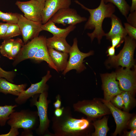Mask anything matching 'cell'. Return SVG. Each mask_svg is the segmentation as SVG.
Segmentation results:
<instances>
[{"label":"cell","instance_id":"1","mask_svg":"<svg viewBox=\"0 0 136 136\" xmlns=\"http://www.w3.org/2000/svg\"><path fill=\"white\" fill-rule=\"evenodd\" d=\"M75 2L89 13L90 16L85 25L84 29H94L92 32L87 33V35L90 38L91 42L95 38H96L98 43H100L102 37L106 34L103 28V22L105 18H110L113 14L115 10L114 6L111 3L106 4L104 0H101L97 7L90 9L85 7L78 0H76Z\"/></svg>","mask_w":136,"mask_h":136},{"label":"cell","instance_id":"27","mask_svg":"<svg viewBox=\"0 0 136 136\" xmlns=\"http://www.w3.org/2000/svg\"><path fill=\"white\" fill-rule=\"evenodd\" d=\"M21 35V31L17 23L9 24L6 33L3 39H11Z\"/></svg>","mask_w":136,"mask_h":136},{"label":"cell","instance_id":"44","mask_svg":"<svg viewBox=\"0 0 136 136\" xmlns=\"http://www.w3.org/2000/svg\"><path fill=\"white\" fill-rule=\"evenodd\" d=\"M126 135L127 136H135L136 135V129H131L130 131L126 132Z\"/></svg>","mask_w":136,"mask_h":136},{"label":"cell","instance_id":"20","mask_svg":"<svg viewBox=\"0 0 136 136\" xmlns=\"http://www.w3.org/2000/svg\"><path fill=\"white\" fill-rule=\"evenodd\" d=\"M48 50L51 60L58 72L63 71L67 65L69 54L53 49L48 48Z\"/></svg>","mask_w":136,"mask_h":136},{"label":"cell","instance_id":"7","mask_svg":"<svg viewBox=\"0 0 136 136\" xmlns=\"http://www.w3.org/2000/svg\"><path fill=\"white\" fill-rule=\"evenodd\" d=\"M74 107L76 111L91 118L99 117L109 113L108 108L105 104L96 100L80 101L74 105Z\"/></svg>","mask_w":136,"mask_h":136},{"label":"cell","instance_id":"29","mask_svg":"<svg viewBox=\"0 0 136 136\" xmlns=\"http://www.w3.org/2000/svg\"><path fill=\"white\" fill-rule=\"evenodd\" d=\"M24 45L23 41L21 39L17 38L14 39L9 59L14 60Z\"/></svg>","mask_w":136,"mask_h":136},{"label":"cell","instance_id":"31","mask_svg":"<svg viewBox=\"0 0 136 136\" xmlns=\"http://www.w3.org/2000/svg\"><path fill=\"white\" fill-rule=\"evenodd\" d=\"M15 76V72L13 71H7L0 67V77L4 78L9 82H14L13 80Z\"/></svg>","mask_w":136,"mask_h":136},{"label":"cell","instance_id":"9","mask_svg":"<svg viewBox=\"0 0 136 136\" xmlns=\"http://www.w3.org/2000/svg\"><path fill=\"white\" fill-rule=\"evenodd\" d=\"M17 24L21 31L24 44L27 43L29 40L38 37L40 33L43 31L42 22L28 20L20 14Z\"/></svg>","mask_w":136,"mask_h":136},{"label":"cell","instance_id":"15","mask_svg":"<svg viewBox=\"0 0 136 136\" xmlns=\"http://www.w3.org/2000/svg\"><path fill=\"white\" fill-rule=\"evenodd\" d=\"M72 0H46L42 13V23L47 22L60 9L70 7Z\"/></svg>","mask_w":136,"mask_h":136},{"label":"cell","instance_id":"2","mask_svg":"<svg viewBox=\"0 0 136 136\" xmlns=\"http://www.w3.org/2000/svg\"><path fill=\"white\" fill-rule=\"evenodd\" d=\"M39 122L37 111L26 109L13 112L7 123L11 128L32 130L36 129Z\"/></svg>","mask_w":136,"mask_h":136},{"label":"cell","instance_id":"10","mask_svg":"<svg viewBox=\"0 0 136 136\" xmlns=\"http://www.w3.org/2000/svg\"><path fill=\"white\" fill-rule=\"evenodd\" d=\"M28 20L42 22V13L45 4H41L35 0L22 2L17 1L15 3Z\"/></svg>","mask_w":136,"mask_h":136},{"label":"cell","instance_id":"22","mask_svg":"<svg viewBox=\"0 0 136 136\" xmlns=\"http://www.w3.org/2000/svg\"><path fill=\"white\" fill-rule=\"evenodd\" d=\"M46 38L43 39L32 60L37 61H45L48 64L49 66L58 72L56 67L53 62L49 54L48 48L46 44Z\"/></svg>","mask_w":136,"mask_h":136},{"label":"cell","instance_id":"43","mask_svg":"<svg viewBox=\"0 0 136 136\" xmlns=\"http://www.w3.org/2000/svg\"><path fill=\"white\" fill-rule=\"evenodd\" d=\"M54 107L56 108H60L61 105V101L59 97H58L56 101L54 103Z\"/></svg>","mask_w":136,"mask_h":136},{"label":"cell","instance_id":"5","mask_svg":"<svg viewBox=\"0 0 136 136\" xmlns=\"http://www.w3.org/2000/svg\"><path fill=\"white\" fill-rule=\"evenodd\" d=\"M38 94L34 95L30 99V106L31 107L35 106L37 108L40 124L36 132L38 134L42 135L47 131L50 122L47 116L49 102L47 99V91L40 94L38 101L37 100Z\"/></svg>","mask_w":136,"mask_h":136},{"label":"cell","instance_id":"6","mask_svg":"<svg viewBox=\"0 0 136 136\" xmlns=\"http://www.w3.org/2000/svg\"><path fill=\"white\" fill-rule=\"evenodd\" d=\"M93 53L92 51L87 53H84L79 50L78 46L77 38H75L71 46L69 53V58L66 66L63 71L62 74L65 75L72 70H75L78 73L85 70L86 67L83 63V60L86 57L92 55Z\"/></svg>","mask_w":136,"mask_h":136},{"label":"cell","instance_id":"8","mask_svg":"<svg viewBox=\"0 0 136 136\" xmlns=\"http://www.w3.org/2000/svg\"><path fill=\"white\" fill-rule=\"evenodd\" d=\"M55 23L75 25L86 21L87 18L79 15L74 9L70 7L61 9L50 19Z\"/></svg>","mask_w":136,"mask_h":136},{"label":"cell","instance_id":"19","mask_svg":"<svg viewBox=\"0 0 136 136\" xmlns=\"http://www.w3.org/2000/svg\"><path fill=\"white\" fill-rule=\"evenodd\" d=\"M27 86L26 84H14L4 78L0 77V93L5 94H9L18 96L25 90Z\"/></svg>","mask_w":136,"mask_h":136},{"label":"cell","instance_id":"28","mask_svg":"<svg viewBox=\"0 0 136 136\" xmlns=\"http://www.w3.org/2000/svg\"><path fill=\"white\" fill-rule=\"evenodd\" d=\"M19 13H4L0 10V20L9 24L17 23L19 19Z\"/></svg>","mask_w":136,"mask_h":136},{"label":"cell","instance_id":"24","mask_svg":"<svg viewBox=\"0 0 136 136\" xmlns=\"http://www.w3.org/2000/svg\"><path fill=\"white\" fill-rule=\"evenodd\" d=\"M17 106L16 105L0 106V125L1 126H3L6 125L10 115L15 111L14 109Z\"/></svg>","mask_w":136,"mask_h":136},{"label":"cell","instance_id":"34","mask_svg":"<svg viewBox=\"0 0 136 136\" xmlns=\"http://www.w3.org/2000/svg\"><path fill=\"white\" fill-rule=\"evenodd\" d=\"M111 40L112 46L115 47H119L124 41V39L120 36H115L112 38Z\"/></svg>","mask_w":136,"mask_h":136},{"label":"cell","instance_id":"41","mask_svg":"<svg viewBox=\"0 0 136 136\" xmlns=\"http://www.w3.org/2000/svg\"><path fill=\"white\" fill-rule=\"evenodd\" d=\"M22 132L20 136H33L32 130H25Z\"/></svg>","mask_w":136,"mask_h":136},{"label":"cell","instance_id":"21","mask_svg":"<svg viewBox=\"0 0 136 136\" xmlns=\"http://www.w3.org/2000/svg\"><path fill=\"white\" fill-rule=\"evenodd\" d=\"M65 38L53 36L46 39L48 48L69 54L71 46L67 43Z\"/></svg>","mask_w":136,"mask_h":136},{"label":"cell","instance_id":"17","mask_svg":"<svg viewBox=\"0 0 136 136\" xmlns=\"http://www.w3.org/2000/svg\"><path fill=\"white\" fill-rule=\"evenodd\" d=\"M76 28L75 25H69L64 28H58L50 19L46 23L42 24L41 26L42 30L48 31L52 34L53 36L65 38Z\"/></svg>","mask_w":136,"mask_h":136},{"label":"cell","instance_id":"16","mask_svg":"<svg viewBox=\"0 0 136 136\" xmlns=\"http://www.w3.org/2000/svg\"><path fill=\"white\" fill-rule=\"evenodd\" d=\"M101 101L108 108L114 118L116 127L113 135L116 136L120 133L125 126L130 118L131 115L117 108L110 101L104 99H101Z\"/></svg>","mask_w":136,"mask_h":136},{"label":"cell","instance_id":"13","mask_svg":"<svg viewBox=\"0 0 136 136\" xmlns=\"http://www.w3.org/2000/svg\"><path fill=\"white\" fill-rule=\"evenodd\" d=\"M101 77L104 91V100L110 101L114 96L122 92L119 88L118 82L116 81V72L102 74Z\"/></svg>","mask_w":136,"mask_h":136},{"label":"cell","instance_id":"39","mask_svg":"<svg viewBox=\"0 0 136 136\" xmlns=\"http://www.w3.org/2000/svg\"><path fill=\"white\" fill-rule=\"evenodd\" d=\"M63 111V108H56L54 111V114L56 117H60L62 115Z\"/></svg>","mask_w":136,"mask_h":136},{"label":"cell","instance_id":"14","mask_svg":"<svg viewBox=\"0 0 136 136\" xmlns=\"http://www.w3.org/2000/svg\"><path fill=\"white\" fill-rule=\"evenodd\" d=\"M45 37L43 36H39L24 44L14 60L13 65L14 66L16 65L20 62L27 59H32Z\"/></svg>","mask_w":136,"mask_h":136},{"label":"cell","instance_id":"12","mask_svg":"<svg viewBox=\"0 0 136 136\" xmlns=\"http://www.w3.org/2000/svg\"><path fill=\"white\" fill-rule=\"evenodd\" d=\"M116 80L122 91H127L132 93L136 89V70H131L130 68L119 69L116 72Z\"/></svg>","mask_w":136,"mask_h":136},{"label":"cell","instance_id":"30","mask_svg":"<svg viewBox=\"0 0 136 136\" xmlns=\"http://www.w3.org/2000/svg\"><path fill=\"white\" fill-rule=\"evenodd\" d=\"M131 93L127 91H122L121 93L123 99L124 109H128L131 104L132 97Z\"/></svg>","mask_w":136,"mask_h":136},{"label":"cell","instance_id":"32","mask_svg":"<svg viewBox=\"0 0 136 136\" xmlns=\"http://www.w3.org/2000/svg\"><path fill=\"white\" fill-rule=\"evenodd\" d=\"M124 28L129 36L135 40L136 39V27L133 26L128 23H124Z\"/></svg>","mask_w":136,"mask_h":136},{"label":"cell","instance_id":"18","mask_svg":"<svg viewBox=\"0 0 136 136\" xmlns=\"http://www.w3.org/2000/svg\"><path fill=\"white\" fill-rule=\"evenodd\" d=\"M110 18L111 27L109 32L106 33L107 39L111 40L112 38L115 36H120L124 39L127 34L120 19L114 14Z\"/></svg>","mask_w":136,"mask_h":136},{"label":"cell","instance_id":"35","mask_svg":"<svg viewBox=\"0 0 136 136\" xmlns=\"http://www.w3.org/2000/svg\"><path fill=\"white\" fill-rule=\"evenodd\" d=\"M116 96L113 99H112L113 103L117 107L121 108L122 107L124 106L121 94Z\"/></svg>","mask_w":136,"mask_h":136},{"label":"cell","instance_id":"11","mask_svg":"<svg viewBox=\"0 0 136 136\" xmlns=\"http://www.w3.org/2000/svg\"><path fill=\"white\" fill-rule=\"evenodd\" d=\"M51 77L50 71H48L46 75L42 78L40 82L31 84L29 88L22 91L15 99V102L18 104L22 105L34 95L47 91L48 86L46 83Z\"/></svg>","mask_w":136,"mask_h":136},{"label":"cell","instance_id":"4","mask_svg":"<svg viewBox=\"0 0 136 136\" xmlns=\"http://www.w3.org/2000/svg\"><path fill=\"white\" fill-rule=\"evenodd\" d=\"M63 118L58 124L55 125L57 134L76 135L86 129L89 125V121L86 119H78L70 117Z\"/></svg>","mask_w":136,"mask_h":136},{"label":"cell","instance_id":"37","mask_svg":"<svg viewBox=\"0 0 136 136\" xmlns=\"http://www.w3.org/2000/svg\"><path fill=\"white\" fill-rule=\"evenodd\" d=\"M19 132L18 129L11 128L9 132L8 133L1 134L0 136H16L19 135Z\"/></svg>","mask_w":136,"mask_h":136},{"label":"cell","instance_id":"3","mask_svg":"<svg viewBox=\"0 0 136 136\" xmlns=\"http://www.w3.org/2000/svg\"><path fill=\"white\" fill-rule=\"evenodd\" d=\"M123 47L117 55L110 56L108 62L115 66L130 68L134 65L133 54L136 47L135 39L129 36L124 38Z\"/></svg>","mask_w":136,"mask_h":136},{"label":"cell","instance_id":"25","mask_svg":"<svg viewBox=\"0 0 136 136\" xmlns=\"http://www.w3.org/2000/svg\"><path fill=\"white\" fill-rule=\"evenodd\" d=\"M106 4L111 3L115 5L126 18L130 10V7L125 0H104Z\"/></svg>","mask_w":136,"mask_h":136},{"label":"cell","instance_id":"38","mask_svg":"<svg viewBox=\"0 0 136 136\" xmlns=\"http://www.w3.org/2000/svg\"><path fill=\"white\" fill-rule=\"evenodd\" d=\"M107 53H108V55L110 56H114L115 53V47L112 46H110L108 48Z\"/></svg>","mask_w":136,"mask_h":136},{"label":"cell","instance_id":"40","mask_svg":"<svg viewBox=\"0 0 136 136\" xmlns=\"http://www.w3.org/2000/svg\"><path fill=\"white\" fill-rule=\"evenodd\" d=\"M130 127L131 129H136V117H134L131 120L130 124Z\"/></svg>","mask_w":136,"mask_h":136},{"label":"cell","instance_id":"23","mask_svg":"<svg viewBox=\"0 0 136 136\" xmlns=\"http://www.w3.org/2000/svg\"><path fill=\"white\" fill-rule=\"evenodd\" d=\"M108 119L104 117L102 119L95 121L92 124L95 128V131L92 135L106 136L109 130L108 124Z\"/></svg>","mask_w":136,"mask_h":136},{"label":"cell","instance_id":"26","mask_svg":"<svg viewBox=\"0 0 136 136\" xmlns=\"http://www.w3.org/2000/svg\"><path fill=\"white\" fill-rule=\"evenodd\" d=\"M14 40L12 39L4 40L0 45V52L2 56L9 58Z\"/></svg>","mask_w":136,"mask_h":136},{"label":"cell","instance_id":"33","mask_svg":"<svg viewBox=\"0 0 136 136\" xmlns=\"http://www.w3.org/2000/svg\"><path fill=\"white\" fill-rule=\"evenodd\" d=\"M136 11L131 12L128 16L126 18L129 24L136 27Z\"/></svg>","mask_w":136,"mask_h":136},{"label":"cell","instance_id":"36","mask_svg":"<svg viewBox=\"0 0 136 136\" xmlns=\"http://www.w3.org/2000/svg\"><path fill=\"white\" fill-rule=\"evenodd\" d=\"M9 24L7 23H0V40L4 37Z\"/></svg>","mask_w":136,"mask_h":136},{"label":"cell","instance_id":"45","mask_svg":"<svg viewBox=\"0 0 136 136\" xmlns=\"http://www.w3.org/2000/svg\"><path fill=\"white\" fill-rule=\"evenodd\" d=\"M41 4H45L46 0H35Z\"/></svg>","mask_w":136,"mask_h":136},{"label":"cell","instance_id":"42","mask_svg":"<svg viewBox=\"0 0 136 136\" xmlns=\"http://www.w3.org/2000/svg\"><path fill=\"white\" fill-rule=\"evenodd\" d=\"M135 11H136V0H132V4L130 11V12H132Z\"/></svg>","mask_w":136,"mask_h":136}]
</instances>
